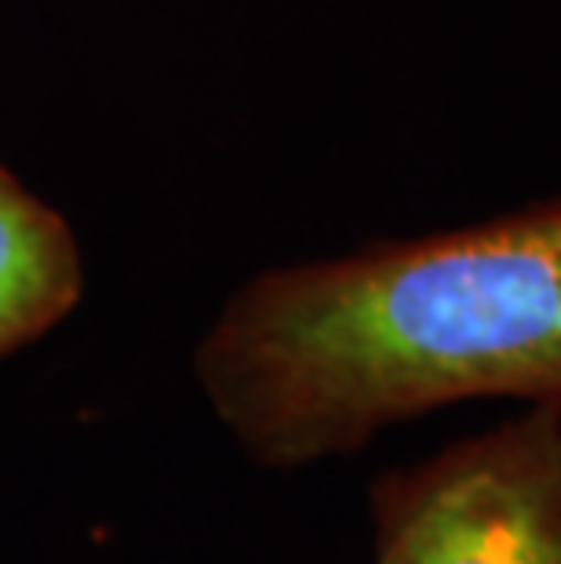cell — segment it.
<instances>
[{"instance_id": "cell-1", "label": "cell", "mask_w": 561, "mask_h": 564, "mask_svg": "<svg viewBox=\"0 0 561 564\" xmlns=\"http://www.w3.org/2000/svg\"><path fill=\"white\" fill-rule=\"evenodd\" d=\"M216 415L262 466H306L477 398L561 408V200L273 270L197 350Z\"/></svg>"}, {"instance_id": "cell-2", "label": "cell", "mask_w": 561, "mask_h": 564, "mask_svg": "<svg viewBox=\"0 0 561 564\" xmlns=\"http://www.w3.org/2000/svg\"><path fill=\"white\" fill-rule=\"evenodd\" d=\"M373 528L376 564H561V408L379 477Z\"/></svg>"}, {"instance_id": "cell-3", "label": "cell", "mask_w": 561, "mask_h": 564, "mask_svg": "<svg viewBox=\"0 0 561 564\" xmlns=\"http://www.w3.org/2000/svg\"><path fill=\"white\" fill-rule=\"evenodd\" d=\"M80 295L66 223L0 167V357L58 324Z\"/></svg>"}]
</instances>
